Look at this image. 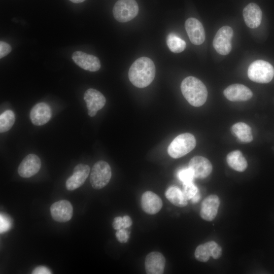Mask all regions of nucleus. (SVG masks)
<instances>
[{
  "label": "nucleus",
  "mask_w": 274,
  "mask_h": 274,
  "mask_svg": "<svg viewBox=\"0 0 274 274\" xmlns=\"http://www.w3.org/2000/svg\"><path fill=\"white\" fill-rule=\"evenodd\" d=\"M156 68L153 61L147 57L136 59L128 71L130 82L135 87L142 88L149 86L153 81Z\"/></svg>",
  "instance_id": "1"
},
{
  "label": "nucleus",
  "mask_w": 274,
  "mask_h": 274,
  "mask_svg": "<svg viewBox=\"0 0 274 274\" xmlns=\"http://www.w3.org/2000/svg\"><path fill=\"white\" fill-rule=\"evenodd\" d=\"M233 35V29L229 26H223L217 31L213 40V45L219 54L225 55L229 53L232 48L231 39Z\"/></svg>",
  "instance_id": "7"
},
{
  "label": "nucleus",
  "mask_w": 274,
  "mask_h": 274,
  "mask_svg": "<svg viewBox=\"0 0 274 274\" xmlns=\"http://www.w3.org/2000/svg\"><path fill=\"white\" fill-rule=\"evenodd\" d=\"M223 94L225 97L232 101H246L253 96L252 91L247 86L241 84H233L226 88Z\"/></svg>",
  "instance_id": "15"
},
{
  "label": "nucleus",
  "mask_w": 274,
  "mask_h": 274,
  "mask_svg": "<svg viewBox=\"0 0 274 274\" xmlns=\"http://www.w3.org/2000/svg\"><path fill=\"white\" fill-rule=\"evenodd\" d=\"M141 202L143 210L150 215L157 213L162 207V201L160 197L150 191H147L143 194Z\"/></svg>",
  "instance_id": "18"
},
{
  "label": "nucleus",
  "mask_w": 274,
  "mask_h": 274,
  "mask_svg": "<svg viewBox=\"0 0 274 274\" xmlns=\"http://www.w3.org/2000/svg\"><path fill=\"white\" fill-rule=\"evenodd\" d=\"M52 116L50 106L45 102L35 105L30 112V119L35 125L41 126L47 123Z\"/></svg>",
  "instance_id": "17"
},
{
  "label": "nucleus",
  "mask_w": 274,
  "mask_h": 274,
  "mask_svg": "<svg viewBox=\"0 0 274 274\" xmlns=\"http://www.w3.org/2000/svg\"><path fill=\"white\" fill-rule=\"evenodd\" d=\"M220 200L216 195H210L206 197L201 203L200 215L204 220L211 221L216 217Z\"/></svg>",
  "instance_id": "19"
},
{
  "label": "nucleus",
  "mask_w": 274,
  "mask_h": 274,
  "mask_svg": "<svg viewBox=\"0 0 274 274\" xmlns=\"http://www.w3.org/2000/svg\"><path fill=\"white\" fill-rule=\"evenodd\" d=\"M139 12L135 0H118L113 8L115 19L120 22H126L133 19Z\"/></svg>",
  "instance_id": "6"
},
{
  "label": "nucleus",
  "mask_w": 274,
  "mask_h": 274,
  "mask_svg": "<svg viewBox=\"0 0 274 274\" xmlns=\"http://www.w3.org/2000/svg\"><path fill=\"white\" fill-rule=\"evenodd\" d=\"M72 58L77 65L85 70L96 72L100 68L99 59L93 55L77 51L73 53Z\"/></svg>",
  "instance_id": "11"
},
{
  "label": "nucleus",
  "mask_w": 274,
  "mask_h": 274,
  "mask_svg": "<svg viewBox=\"0 0 274 274\" xmlns=\"http://www.w3.org/2000/svg\"><path fill=\"white\" fill-rule=\"evenodd\" d=\"M196 144V139L193 134L184 133L173 140L168 147L167 152L172 158H179L192 151Z\"/></svg>",
  "instance_id": "3"
},
{
  "label": "nucleus",
  "mask_w": 274,
  "mask_h": 274,
  "mask_svg": "<svg viewBox=\"0 0 274 274\" xmlns=\"http://www.w3.org/2000/svg\"><path fill=\"white\" fill-rule=\"evenodd\" d=\"M112 226L114 229L117 230L123 228V218L120 216L115 217L113 220Z\"/></svg>",
  "instance_id": "33"
},
{
  "label": "nucleus",
  "mask_w": 274,
  "mask_h": 274,
  "mask_svg": "<svg viewBox=\"0 0 274 274\" xmlns=\"http://www.w3.org/2000/svg\"><path fill=\"white\" fill-rule=\"evenodd\" d=\"M97 111L88 110V114L90 117H93L96 115Z\"/></svg>",
  "instance_id": "36"
},
{
  "label": "nucleus",
  "mask_w": 274,
  "mask_h": 274,
  "mask_svg": "<svg viewBox=\"0 0 274 274\" xmlns=\"http://www.w3.org/2000/svg\"><path fill=\"white\" fill-rule=\"evenodd\" d=\"M165 259L159 252H152L145 259V270L148 274H162L164 272Z\"/></svg>",
  "instance_id": "16"
},
{
  "label": "nucleus",
  "mask_w": 274,
  "mask_h": 274,
  "mask_svg": "<svg viewBox=\"0 0 274 274\" xmlns=\"http://www.w3.org/2000/svg\"><path fill=\"white\" fill-rule=\"evenodd\" d=\"M222 252L220 246L214 241H210L197 246L194 256L198 261L206 262L211 256L215 259H219L222 255Z\"/></svg>",
  "instance_id": "8"
},
{
  "label": "nucleus",
  "mask_w": 274,
  "mask_h": 274,
  "mask_svg": "<svg viewBox=\"0 0 274 274\" xmlns=\"http://www.w3.org/2000/svg\"><path fill=\"white\" fill-rule=\"evenodd\" d=\"M231 130L232 133L242 143H250L253 139L251 127L244 122L234 124L231 127Z\"/></svg>",
  "instance_id": "23"
},
{
  "label": "nucleus",
  "mask_w": 274,
  "mask_h": 274,
  "mask_svg": "<svg viewBox=\"0 0 274 274\" xmlns=\"http://www.w3.org/2000/svg\"><path fill=\"white\" fill-rule=\"evenodd\" d=\"M243 15L245 22L249 27L255 28L260 25L262 12L256 4L251 3L247 5L243 9Z\"/></svg>",
  "instance_id": "20"
},
{
  "label": "nucleus",
  "mask_w": 274,
  "mask_h": 274,
  "mask_svg": "<svg viewBox=\"0 0 274 274\" xmlns=\"http://www.w3.org/2000/svg\"><path fill=\"white\" fill-rule=\"evenodd\" d=\"M11 222L10 217L6 214L1 213L0 215V232L4 233L10 229Z\"/></svg>",
  "instance_id": "29"
},
{
  "label": "nucleus",
  "mask_w": 274,
  "mask_h": 274,
  "mask_svg": "<svg viewBox=\"0 0 274 274\" xmlns=\"http://www.w3.org/2000/svg\"><path fill=\"white\" fill-rule=\"evenodd\" d=\"M123 228L129 227L132 225V220L130 217L127 215L124 216L123 217Z\"/></svg>",
  "instance_id": "34"
},
{
  "label": "nucleus",
  "mask_w": 274,
  "mask_h": 274,
  "mask_svg": "<svg viewBox=\"0 0 274 274\" xmlns=\"http://www.w3.org/2000/svg\"><path fill=\"white\" fill-rule=\"evenodd\" d=\"M185 27L191 42L199 45L205 40V31L201 23L195 18H189L185 23Z\"/></svg>",
  "instance_id": "10"
},
{
  "label": "nucleus",
  "mask_w": 274,
  "mask_h": 274,
  "mask_svg": "<svg viewBox=\"0 0 274 274\" xmlns=\"http://www.w3.org/2000/svg\"><path fill=\"white\" fill-rule=\"evenodd\" d=\"M248 76L252 81L259 83H267L274 76V68L268 62L257 60L249 65Z\"/></svg>",
  "instance_id": "4"
},
{
  "label": "nucleus",
  "mask_w": 274,
  "mask_h": 274,
  "mask_svg": "<svg viewBox=\"0 0 274 274\" xmlns=\"http://www.w3.org/2000/svg\"><path fill=\"white\" fill-rule=\"evenodd\" d=\"M199 192L193 182L183 184V192L187 200L191 199Z\"/></svg>",
  "instance_id": "28"
},
{
  "label": "nucleus",
  "mask_w": 274,
  "mask_h": 274,
  "mask_svg": "<svg viewBox=\"0 0 274 274\" xmlns=\"http://www.w3.org/2000/svg\"><path fill=\"white\" fill-rule=\"evenodd\" d=\"M52 218L59 222H66L70 220L73 214L71 203L67 200H60L53 203L50 207Z\"/></svg>",
  "instance_id": "9"
},
{
  "label": "nucleus",
  "mask_w": 274,
  "mask_h": 274,
  "mask_svg": "<svg viewBox=\"0 0 274 274\" xmlns=\"http://www.w3.org/2000/svg\"><path fill=\"white\" fill-rule=\"evenodd\" d=\"M182 93L187 101L194 107L202 106L207 100L208 91L204 84L193 76L185 78L181 84Z\"/></svg>",
  "instance_id": "2"
},
{
  "label": "nucleus",
  "mask_w": 274,
  "mask_h": 274,
  "mask_svg": "<svg viewBox=\"0 0 274 274\" xmlns=\"http://www.w3.org/2000/svg\"><path fill=\"white\" fill-rule=\"evenodd\" d=\"M32 274H50L51 271L47 267L44 266H39L36 267L32 271Z\"/></svg>",
  "instance_id": "32"
},
{
  "label": "nucleus",
  "mask_w": 274,
  "mask_h": 274,
  "mask_svg": "<svg viewBox=\"0 0 274 274\" xmlns=\"http://www.w3.org/2000/svg\"><path fill=\"white\" fill-rule=\"evenodd\" d=\"M112 176L111 168L106 161L100 160L93 166L90 176V182L95 189H100L109 182Z\"/></svg>",
  "instance_id": "5"
},
{
  "label": "nucleus",
  "mask_w": 274,
  "mask_h": 274,
  "mask_svg": "<svg viewBox=\"0 0 274 274\" xmlns=\"http://www.w3.org/2000/svg\"><path fill=\"white\" fill-rule=\"evenodd\" d=\"M88 110L97 111L101 109L106 104V98L99 91L89 88L84 95Z\"/></svg>",
  "instance_id": "21"
},
{
  "label": "nucleus",
  "mask_w": 274,
  "mask_h": 274,
  "mask_svg": "<svg viewBox=\"0 0 274 274\" xmlns=\"http://www.w3.org/2000/svg\"><path fill=\"white\" fill-rule=\"evenodd\" d=\"M12 50L11 46L8 44L3 41H1L0 42V58H2L9 53L11 52Z\"/></svg>",
  "instance_id": "31"
},
{
  "label": "nucleus",
  "mask_w": 274,
  "mask_h": 274,
  "mask_svg": "<svg viewBox=\"0 0 274 274\" xmlns=\"http://www.w3.org/2000/svg\"><path fill=\"white\" fill-rule=\"evenodd\" d=\"M226 160L230 167L238 172H244L248 166L246 159L239 150L233 151L228 153Z\"/></svg>",
  "instance_id": "22"
},
{
  "label": "nucleus",
  "mask_w": 274,
  "mask_h": 274,
  "mask_svg": "<svg viewBox=\"0 0 274 274\" xmlns=\"http://www.w3.org/2000/svg\"><path fill=\"white\" fill-rule=\"evenodd\" d=\"M188 167L192 170L194 177L198 179L207 178L211 173L212 165L206 158L196 156L191 159Z\"/></svg>",
  "instance_id": "14"
},
{
  "label": "nucleus",
  "mask_w": 274,
  "mask_h": 274,
  "mask_svg": "<svg viewBox=\"0 0 274 274\" xmlns=\"http://www.w3.org/2000/svg\"><path fill=\"white\" fill-rule=\"evenodd\" d=\"M200 199L199 191L191 199L192 203H197Z\"/></svg>",
  "instance_id": "35"
},
{
  "label": "nucleus",
  "mask_w": 274,
  "mask_h": 274,
  "mask_svg": "<svg viewBox=\"0 0 274 274\" xmlns=\"http://www.w3.org/2000/svg\"><path fill=\"white\" fill-rule=\"evenodd\" d=\"M41 166L40 158L33 154L27 155L21 161L18 168L20 176L24 178H29L36 175Z\"/></svg>",
  "instance_id": "12"
},
{
  "label": "nucleus",
  "mask_w": 274,
  "mask_h": 274,
  "mask_svg": "<svg viewBox=\"0 0 274 274\" xmlns=\"http://www.w3.org/2000/svg\"><path fill=\"white\" fill-rule=\"evenodd\" d=\"M90 167L86 164H79L74 168L73 175L66 181L67 190L73 191L81 186L87 178Z\"/></svg>",
  "instance_id": "13"
},
{
  "label": "nucleus",
  "mask_w": 274,
  "mask_h": 274,
  "mask_svg": "<svg viewBox=\"0 0 274 274\" xmlns=\"http://www.w3.org/2000/svg\"><path fill=\"white\" fill-rule=\"evenodd\" d=\"M166 44L169 49L175 53L183 51L186 47L185 41L174 32H171L167 35Z\"/></svg>",
  "instance_id": "25"
},
{
  "label": "nucleus",
  "mask_w": 274,
  "mask_h": 274,
  "mask_svg": "<svg viewBox=\"0 0 274 274\" xmlns=\"http://www.w3.org/2000/svg\"><path fill=\"white\" fill-rule=\"evenodd\" d=\"M166 198L173 204L178 207H184L187 205V199L183 191L177 186L169 187L166 191Z\"/></svg>",
  "instance_id": "24"
},
{
  "label": "nucleus",
  "mask_w": 274,
  "mask_h": 274,
  "mask_svg": "<svg viewBox=\"0 0 274 274\" xmlns=\"http://www.w3.org/2000/svg\"><path fill=\"white\" fill-rule=\"evenodd\" d=\"M177 177L183 184L193 182L195 178L192 170L189 167L179 170Z\"/></svg>",
  "instance_id": "27"
},
{
  "label": "nucleus",
  "mask_w": 274,
  "mask_h": 274,
  "mask_svg": "<svg viewBox=\"0 0 274 274\" xmlns=\"http://www.w3.org/2000/svg\"><path fill=\"white\" fill-rule=\"evenodd\" d=\"M14 112L10 110L5 111L0 116V132H6L10 130L15 122Z\"/></svg>",
  "instance_id": "26"
},
{
  "label": "nucleus",
  "mask_w": 274,
  "mask_h": 274,
  "mask_svg": "<svg viewBox=\"0 0 274 274\" xmlns=\"http://www.w3.org/2000/svg\"><path fill=\"white\" fill-rule=\"evenodd\" d=\"M116 237L121 243H125L129 238V233L126 228H121L116 232Z\"/></svg>",
  "instance_id": "30"
},
{
  "label": "nucleus",
  "mask_w": 274,
  "mask_h": 274,
  "mask_svg": "<svg viewBox=\"0 0 274 274\" xmlns=\"http://www.w3.org/2000/svg\"><path fill=\"white\" fill-rule=\"evenodd\" d=\"M70 1L72 2V3L77 4V3H80L83 2L85 0H70Z\"/></svg>",
  "instance_id": "37"
}]
</instances>
